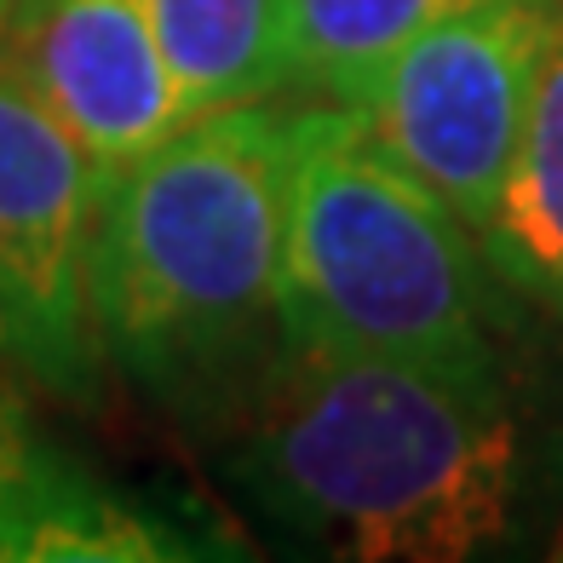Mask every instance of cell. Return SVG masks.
Listing matches in <instances>:
<instances>
[{
	"label": "cell",
	"instance_id": "6da1fadb",
	"mask_svg": "<svg viewBox=\"0 0 563 563\" xmlns=\"http://www.w3.org/2000/svg\"><path fill=\"white\" fill-rule=\"evenodd\" d=\"M224 472L294 547L356 563H460L518 506L500 368L288 345L224 415Z\"/></svg>",
	"mask_w": 563,
	"mask_h": 563
},
{
	"label": "cell",
	"instance_id": "7a4b0ae2",
	"mask_svg": "<svg viewBox=\"0 0 563 563\" xmlns=\"http://www.w3.org/2000/svg\"><path fill=\"white\" fill-rule=\"evenodd\" d=\"M305 110L271 92L190 115L98 196V340L167 408L230 415L288 351L282 230Z\"/></svg>",
	"mask_w": 563,
	"mask_h": 563
},
{
	"label": "cell",
	"instance_id": "3957f363",
	"mask_svg": "<svg viewBox=\"0 0 563 563\" xmlns=\"http://www.w3.org/2000/svg\"><path fill=\"white\" fill-rule=\"evenodd\" d=\"M282 340L495 368L483 236L328 98L305 110L288 173Z\"/></svg>",
	"mask_w": 563,
	"mask_h": 563
},
{
	"label": "cell",
	"instance_id": "277c9868",
	"mask_svg": "<svg viewBox=\"0 0 563 563\" xmlns=\"http://www.w3.org/2000/svg\"><path fill=\"white\" fill-rule=\"evenodd\" d=\"M552 23L558 0H472L391 58L356 104L374 144L438 190L477 236L518 150Z\"/></svg>",
	"mask_w": 563,
	"mask_h": 563
},
{
	"label": "cell",
	"instance_id": "5b68a950",
	"mask_svg": "<svg viewBox=\"0 0 563 563\" xmlns=\"http://www.w3.org/2000/svg\"><path fill=\"white\" fill-rule=\"evenodd\" d=\"M104 178L46 104L0 64V363L58 397H92V224Z\"/></svg>",
	"mask_w": 563,
	"mask_h": 563
},
{
	"label": "cell",
	"instance_id": "8992f818",
	"mask_svg": "<svg viewBox=\"0 0 563 563\" xmlns=\"http://www.w3.org/2000/svg\"><path fill=\"white\" fill-rule=\"evenodd\" d=\"M0 64L87 150L104 185L190 121L144 0H12Z\"/></svg>",
	"mask_w": 563,
	"mask_h": 563
},
{
	"label": "cell",
	"instance_id": "52a82bcc",
	"mask_svg": "<svg viewBox=\"0 0 563 563\" xmlns=\"http://www.w3.org/2000/svg\"><path fill=\"white\" fill-rule=\"evenodd\" d=\"M483 253L500 282L563 317V7L495 213L483 224Z\"/></svg>",
	"mask_w": 563,
	"mask_h": 563
},
{
	"label": "cell",
	"instance_id": "ba28073f",
	"mask_svg": "<svg viewBox=\"0 0 563 563\" xmlns=\"http://www.w3.org/2000/svg\"><path fill=\"white\" fill-rule=\"evenodd\" d=\"M190 558L178 534L53 460L0 506V563H167Z\"/></svg>",
	"mask_w": 563,
	"mask_h": 563
},
{
	"label": "cell",
	"instance_id": "9c48e42d",
	"mask_svg": "<svg viewBox=\"0 0 563 563\" xmlns=\"http://www.w3.org/2000/svg\"><path fill=\"white\" fill-rule=\"evenodd\" d=\"M190 115L288 87L282 0H144Z\"/></svg>",
	"mask_w": 563,
	"mask_h": 563
},
{
	"label": "cell",
	"instance_id": "30bf717a",
	"mask_svg": "<svg viewBox=\"0 0 563 563\" xmlns=\"http://www.w3.org/2000/svg\"><path fill=\"white\" fill-rule=\"evenodd\" d=\"M460 7L472 0H282L288 87H311V98L356 110L391 58Z\"/></svg>",
	"mask_w": 563,
	"mask_h": 563
},
{
	"label": "cell",
	"instance_id": "8fae6325",
	"mask_svg": "<svg viewBox=\"0 0 563 563\" xmlns=\"http://www.w3.org/2000/svg\"><path fill=\"white\" fill-rule=\"evenodd\" d=\"M53 466V454L41 449L30 415H23L18 391L0 379V506H7L18 489H30V483Z\"/></svg>",
	"mask_w": 563,
	"mask_h": 563
},
{
	"label": "cell",
	"instance_id": "7c38bea8",
	"mask_svg": "<svg viewBox=\"0 0 563 563\" xmlns=\"http://www.w3.org/2000/svg\"><path fill=\"white\" fill-rule=\"evenodd\" d=\"M7 18H12V0H0V35H7Z\"/></svg>",
	"mask_w": 563,
	"mask_h": 563
},
{
	"label": "cell",
	"instance_id": "4fadbf2b",
	"mask_svg": "<svg viewBox=\"0 0 563 563\" xmlns=\"http://www.w3.org/2000/svg\"><path fill=\"white\" fill-rule=\"evenodd\" d=\"M552 558H563V529H558V541H552Z\"/></svg>",
	"mask_w": 563,
	"mask_h": 563
}]
</instances>
